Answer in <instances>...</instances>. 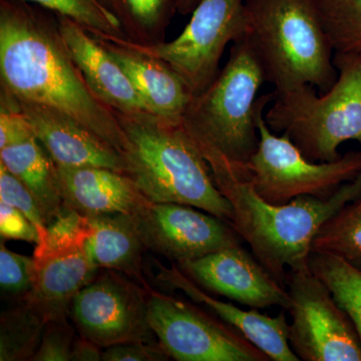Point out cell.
<instances>
[{
  "instance_id": "obj_28",
  "label": "cell",
  "mask_w": 361,
  "mask_h": 361,
  "mask_svg": "<svg viewBox=\"0 0 361 361\" xmlns=\"http://www.w3.org/2000/svg\"><path fill=\"white\" fill-rule=\"evenodd\" d=\"M90 229L87 216L63 207L61 212L47 225V236L35 246V254L73 250L85 247Z\"/></svg>"
},
{
  "instance_id": "obj_4",
  "label": "cell",
  "mask_w": 361,
  "mask_h": 361,
  "mask_svg": "<svg viewBox=\"0 0 361 361\" xmlns=\"http://www.w3.org/2000/svg\"><path fill=\"white\" fill-rule=\"evenodd\" d=\"M266 82L245 37L233 42L229 59L212 84L193 97L183 118L187 130L210 167L226 166L246 178V166L259 144L257 116L275 92L257 97Z\"/></svg>"
},
{
  "instance_id": "obj_25",
  "label": "cell",
  "mask_w": 361,
  "mask_h": 361,
  "mask_svg": "<svg viewBox=\"0 0 361 361\" xmlns=\"http://www.w3.org/2000/svg\"><path fill=\"white\" fill-rule=\"evenodd\" d=\"M312 252L334 254L361 269V198L322 226L313 240Z\"/></svg>"
},
{
  "instance_id": "obj_6",
  "label": "cell",
  "mask_w": 361,
  "mask_h": 361,
  "mask_svg": "<svg viewBox=\"0 0 361 361\" xmlns=\"http://www.w3.org/2000/svg\"><path fill=\"white\" fill-rule=\"evenodd\" d=\"M338 78L322 96L304 85L275 92L264 118L275 134L286 135L312 161L338 160L343 142L361 145V54H334Z\"/></svg>"
},
{
  "instance_id": "obj_29",
  "label": "cell",
  "mask_w": 361,
  "mask_h": 361,
  "mask_svg": "<svg viewBox=\"0 0 361 361\" xmlns=\"http://www.w3.org/2000/svg\"><path fill=\"white\" fill-rule=\"evenodd\" d=\"M35 258L9 250L1 240L0 245V287L6 296L25 298L35 285Z\"/></svg>"
},
{
  "instance_id": "obj_34",
  "label": "cell",
  "mask_w": 361,
  "mask_h": 361,
  "mask_svg": "<svg viewBox=\"0 0 361 361\" xmlns=\"http://www.w3.org/2000/svg\"><path fill=\"white\" fill-rule=\"evenodd\" d=\"M103 348L82 336H75L70 361L103 360Z\"/></svg>"
},
{
  "instance_id": "obj_26",
  "label": "cell",
  "mask_w": 361,
  "mask_h": 361,
  "mask_svg": "<svg viewBox=\"0 0 361 361\" xmlns=\"http://www.w3.org/2000/svg\"><path fill=\"white\" fill-rule=\"evenodd\" d=\"M71 18L97 39L130 42L106 0H25Z\"/></svg>"
},
{
  "instance_id": "obj_9",
  "label": "cell",
  "mask_w": 361,
  "mask_h": 361,
  "mask_svg": "<svg viewBox=\"0 0 361 361\" xmlns=\"http://www.w3.org/2000/svg\"><path fill=\"white\" fill-rule=\"evenodd\" d=\"M244 33L245 0H199L191 20L174 40L149 47L132 44L163 59L196 97L219 75L228 44Z\"/></svg>"
},
{
  "instance_id": "obj_11",
  "label": "cell",
  "mask_w": 361,
  "mask_h": 361,
  "mask_svg": "<svg viewBox=\"0 0 361 361\" xmlns=\"http://www.w3.org/2000/svg\"><path fill=\"white\" fill-rule=\"evenodd\" d=\"M148 292L116 271L99 275L78 292L70 316L80 336L101 348L155 342L148 322Z\"/></svg>"
},
{
  "instance_id": "obj_16",
  "label": "cell",
  "mask_w": 361,
  "mask_h": 361,
  "mask_svg": "<svg viewBox=\"0 0 361 361\" xmlns=\"http://www.w3.org/2000/svg\"><path fill=\"white\" fill-rule=\"evenodd\" d=\"M157 280L164 286L177 289L196 303L203 304L222 322L234 327L253 345L274 361H298L289 343V323L283 311L275 317L257 310H242L230 302L218 300L187 276L175 263L171 267L158 263Z\"/></svg>"
},
{
  "instance_id": "obj_20",
  "label": "cell",
  "mask_w": 361,
  "mask_h": 361,
  "mask_svg": "<svg viewBox=\"0 0 361 361\" xmlns=\"http://www.w3.org/2000/svg\"><path fill=\"white\" fill-rule=\"evenodd\" d=\"M33 258L35 285L25 299L37 305L49 320L68 318L73 299L97 276L99 268L85 247L33 254Z\"/></svg>"
},
{
  "instance_id": "obj_23",
  "label": "cell",
  "mask_w": 361,
  "mask_h": 361,
  "mask_svg": "<svg viewBox=\"0 0 361 361\" xmlns=\"http://www.w3.org/2000/svg\"><path fill=\"white\" fill-rule=\"evenodd\" d=\"M44 313L27 299L2 312L0 318V360L32 361L42 341Z\"/></svg>"
},
{
  "instance_id": "obj_19",
  "label": "cell",
  "mask_w": 361,
  "mask_h": 361,
  "mask_svg": "<svg viewBox=\"0 0 361 361\" xmlns=\"http://www.w3.org/2000/svg\"><path fill=\"white\" fill-rule=\"evenodd\" d=\"M56 167L63 207L82 215H132L149 201L125 173L99 167Z\"/></svg>"
},
{
  "instance_id": "obj_17",
  "label": "cell",
  "mask_w": 361,
  "mask_h": 361,
  "mask_svg": "<svg viewBox=\"0 0 361 361\" xmlns=\"http://www.w3.org/2000/svg\"><path fill=\"white\" fill-rule=\"evenodd\" d=\"M56 16L71 58L94 96L113 111H149L127 73L102 42L71 18Z\"/></svg>"
},
{
  "instance_id": "obj_33",
  "label": "cell",
  "mask_w": 361,
  "mask_h": 361,
  "mask_svg": "<svg viewBox=\"0 0 361 361\" xmlns=\"http://www.w3.org/2000/svg\"><path fill=\"white\" fill-rule=\"evenodd\" d=\"M169 357L159 342H128L109 346L103 350L104 361H165Z\"/></svg>"
},
{
  "instance_id": "obj_35",
  "label": "cell",
  "mask_w": 361,
  "mask_h": 361,
  "mask_svg": "<svg viewBox=\"0 0 361 361\" xmlns=\"http://www.w3.org/2000/svg\"><path fill=\"white\" fill-rule=\"evenodd\" d=\"M199 0H177V13L187 16L193 13Z\"/></svg>"
},
{
  "instance_id": "obj_10",
  "label": "cell",
  "mask_w": 361,
  "mask_h": 361,
  "mask_svg": "<svg viewBox=\"0 0 361 361\" xmlns=\"http://www.w3.org/2000/svg\"><path fill=\"white\" fill-rule=\"evenodd\" d=\"M148 322L159 343L175 360H270L234 327L172 296L149 293Z\"/></svg>"
},
{
  "instance_id": "obj_12",
  "label": "cell",
  "mask_w": 361,
  "mask_h": 361,
  "mask_svg": "<svg viewBox=\"0 0 361 361\" xmlns=\"http://www.w3.org/2000/svg\"><path fill=\"white\" fill-rule=\"evenodd\" d=\"M194 208L148 201L132 214L147 250L179 264L221 249L242 245V238L231 223Z\"/></svg>"
},
{
  "instance_id": "obj_5",
  "label": "cell",
  "mask_w": 361,
  "mask_h": 361,
  "mask_svg": "<svg viewBox=\"0 0 361 361\" xmlns=\"http://www.w3.org/2000/svg\"><path fill=\"white\" fill-rule=\"evenodd\" d=\"M277 94L310 85L322 94L338 78L317 0H245V33Z\"/></svg>"
},
{
  "instance_id": "obj_18",
  "label": "cell",
  "mask_w": 361,
  "mask_h": 361,
  "mask_svg": "<svg viewBox=\"0 0 361 361\" xmlns=\"http://www.w3.org/2000/svg\"><path fill=\"white\" fill-rule=\"evenodd\" d=\"M97 39L122 66L149 113L167 122L182 123L193 94L167 63L140 51L130 42Z\"/></svg>"
},
{
  "instance_id": "obj_27",
  "label": "cell",
  "mask_w": 361,
  "mask_h": 361,
  "mask_svg": "<svg viewBox=\"0 0 361 361\" xmlns=\"http://www.w3.org/2000/svg\"><path fill=\"white\" fill-rule=\"evenodd\" d=\"M334 54H361V0H317Z\"/></svg>"
},
{
  "instance_id": "obj_30",
  "label": "cell",
  "mask_w": 361,
  "mask_h": 361,
  "mask_svg": "<svg viewBox=\"0 0 361 361\" xmlns=\"http://www.w3.org/2000/svg\"><path fill=\"white\" fill-rule=\"evenodd\" d=\"M0 202L13 206L25 214L39 230L40 243L44 242L47 236V223L37 199L25 185L11 174L2 163H0Z\"/></svg>"
},
{
  "instance_id": "obj_15",
  "label": "cell",
  "mask_w": 361,
  "mask_h": 361,
  "mask_svg": "<svg viewBox=\"0 0 361 361\" xmlns=\"http://www.w3.org/2000/svg\"><path fill=\"white\" fill-rule=\"evenodd\" d=\"M14 99L56 165L106 168L125 173L122 154L82 123L56 109Z\"/></svg>"
},
{
  "instance_id": "obj_2",
  "label": "cell",
  "mask_w": 361,
  "mask_h": 361,
  "mask_svg": "<svg viewBox=\"0 0 361 361\" xmlns=\"http://www.w3.org/2000/svg\"><path fill=\"white\" fill-rule=\"evenodd\" d=\"M216 186L233 207L231 225L268 272L285 286L287 272L308 265L312 243L322 226L361 198V173L334 196H300L284 205L263 200L250 180L225 166L211 168ZM286 287V286H285Z\"/></svg>"
},
{
  "instance_id": "obj_8",
  "label": "cell",
  "mask_w": 361,
  "mask_h": 361,
  "mask_svg": "<svg viewBox=\"0 0 361 361\" xmlns=\"http://www.w3.org/2000/svg\"><path fill=\"white\" fill-rule=\"evenodd\" d=\"M289 343L304 361H361V343L353 322L310 266L289 270Z\"/></svg>"
},
{
  "instance_id": "obj_32",
  "label": "cell",
  "mask_w": 361,
  "mask_h": 361,
  "mask_svg": "<svg viewBox=\"0 0 361 361\" xmlns=\"http://www.w3.org/2000/svg\"><path fill=\"white\" fill-rule=\"evenodd\" d=\"M0 235L1 240H20L35 244L40 243L39 230L18 209L0 202Z\"/></svg>"
},
{
  "instance_id": "obj_22",
  "label": "cell",
  "mask_w": 361,
  "mask_h": 361,
  "mask_svg": "<svg viewBox=\"0 0 361 361\" xmlns=\"http://www.w3.org/2000/svg\"><path fill=\"white\" fill-rule=\"evenodd\" d=\"M128 39L149 47L165 42L171 20L177 13V0H106Z\"/></svg>"
},
{
  "instance_id": "obj_14",
  "label": "cell",
  "mask_w": 361,
  "mask_h": 361,
  "mask_svg": "<svg viewBox=\"0 0 361 361\" xmlns=\"http://www.w3.org/2000/svg\"><path fill=\"white\" fill-rule=\"evenodd\" d=\"M0 163L32 192L49 225L63 208L58 167L16 99L4 89L0 90Z\"/></svg>"
},
{
  "instance_id": "obj_1",
  "label": "cell",
  "mask_w": 361,
  "mask_h": 361,
  "mask_svg": "<svg viewBox=\"0 0 361 361\" xmlns=\"http://www.w3.org/2000/svg\"><path fill=\"white\" fill-rule=\"evenodd\" d=\"M0 82L18 99L75 118L123 155L122 127L87 87L52 11L25 0H0Z\"/></svg>"
},
{
  "instance_id": "obj_24",
  "label": "cell",
  "mask_w": 361,
  "mask_h": 361,
  "mask_svg": "<svg viewBox=\"0 0 361 361\" xmlns=\"http://www.w3.org/2000/svg\"><path fill=\"white\" fill-rule=\"evenodd\" d=\"M308 266L349 316L361 343V269L339 256L320 252H311Z\"/></svg>"
},
{
  "instance_id": "obj_3",
  "label": "cell",
  "mask_w": 361,
  "mask_h": 361,
  "mask_svg": "<svg viewBox=\"0 0 361 361\" xmlns=\"http://www.w3.org/2000/svg\"><path fill=\"white\" fill-rule=\"evenodd\" d=\"M114 113L126 137L125 174L149 202L195 207L231 223V203L183 123L149 111Z\"/></svg>"
},
{
  "instance_id": "obj_7",
  "label": "cell",
  "mask_w": 361,
  "mask_h": 361,
  "mask_svg": "<svg viewBox=\"0 0 361 361\" xmlns=\"http://www.w3.org/2000/svg\"><path fill=\"white\" fill-rule=\"evenodd\" d=\"M265 108L259 111V144L246 166L256 193L268 203L284 205L297 197L329 199L361 173V152H348L334 161H312L286 137L268 127Z\"/></svg>"
},
{
  "instance_id": "obj_13",
  "label": "cell",
  "mask_w": 361,
  "mask_h": 361,
  "mask_svg": "<svg viewBox=\"0 0 361 361\" xmlns=\"http://www.w3.org/2000/svg\"><path fill=\"white\" fill-rule=\"evenodd\" d=\"M176 265L204 290L227 297L252 310L279 306L288 310L290 306V296L285 286L241 245Z\"/></svg>"
},
{
  "instance_id": "obj_31",
  "label": "cell",
  "mask_w": 361,
  "mask_h": 361,
  "mask_svg": "<svg viewBox=\"0 0 361 361\" xmlns=\"http://www.w3.org/2000/svg\"><path fill=\"white\" fill-rule=\"evenodd\" d=\"M75 336L68 318L49 320L32 361H70Z\"/></svg>"
},
{
  "instance_id": "obj_21",
  "label": "cell",
  "mask_w": 361,
  "mask_h": 361,
  "mask_svg": "<svg viewBox=\"0 0 361 361\" xmlns=\"http://www.w3.org/2000/svg\"><path fill=\"white\" fill-rule=\"evenodd\" d=\"M90 232L85 250L99 269L114 270L145 283L142 255L146 247L130 214L87 216Z\"/></svg>"
}]
</instances>
